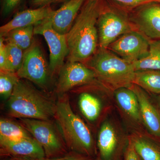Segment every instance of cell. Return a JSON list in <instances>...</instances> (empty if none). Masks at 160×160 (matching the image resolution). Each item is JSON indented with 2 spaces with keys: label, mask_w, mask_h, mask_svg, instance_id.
Listing matches in <instances>:
<instances>
[{
  "label": "cell",
  "mask_w": 160,
  "mask_h": 160,
  "mask_svg": "<svg viewBox=\"0 0 160 160\" xmlns=\"http://www.w3.org/2000/svg\"><path fill=\"white\" fill-rule=\"evenodd\" d=\"M77 102L80 112L88 122L94 123L98 121L102 110L99 98L89 92H82L79 95Z\"/></svg>",
  "instance_id": "obj_19"
},
{
  "label": "cell",
  "mask_w": 160,
  "mask_h": 160,
  "mask_svg": "<svg viewBox=\"0 0 160 160\" xmlns=\"http://www.w3.org/2000/svg\"><path fill=\"white\" fill-rule=\"evenodd\" d=\"M6 44L8 70L17 72L22 62L24 51L13 43L6 42Z\"/></svg>",
  "instance_id": "obj_25"
},
{
  "label": "cell",
  "mask_w": 160,
  "mask_h": 160,
  "mask_svg": "<svg viewBox=\"0 0 160 160\" xmlns=\"http://www.w3.org/2000/svg\"><path fill=\"white\" fill-rule=\"evenodd\" d=\"M68 0H53L52 3L65 2Z\"/></svg>",
  "instance_id": "obj_33"
},
{
  "label": "cell",
  "mask_w": 160,
  "mask_h": 160,
  "mask_svg": "<svg viewBox=\"0 0 160 160\" xmlns=\"http://www.w3.org/2000/svg\"><path fill=\"white\" fill-rule=\"evenodd\" d=\"M157 2L160 3V0H157Z\"/></svg>",
  "instance_id": "obj_36"
},
{
  "label": "cell",
  "mask_w": 160,
  "mask_h": 160,
  "mask_svg": "<svg viewBox=\"0 0 160 160\" xmlns=\"http://www.w3.org/2000/svg\"><path fill=\"white\" fill-rule=\"evenodd\" d=\"M17 74L20 79H26L44 90L48 89L52 76L49 64L38 43L33 42L24 51L22 62Z\"/></svg>",
  "instance_id": "obj_7"
},
{
  "label": "cell",
  "mask_w": 160,
  "mask_h": 160,
  "mask_svg": "<svg viewBox=\"0 0 160 160\" xmlns=\"http://www.w3.org/2000/svg\"><path fill=\"white\" fill-rule=\"evenodd\" d=\"M54 11L48 5L20 12L12 19L0 27L1 36H4L12 29L36 26L44 20L51 17Z\"/></svg>",
  "instance_id": "obj_14"
},
{
  "label": "cell",
  "mask_w": 160,
  "mask_h": 160,
  "mask_svg": "<svg viewBox=\"0 0 160 160\" xmlns=\"http://www.w3.org/2000/svg\"><path fill=\"white\" fill-rule=\"evenodd\" d=\"M99 48L107 49L125 33L135 28L127 13L111 6H102L97 22Z\"/></svg>",
  "instance_id": "obj_6"
},
{
  "label": "cell",
  "mask_w": 160,
  "mask_h": 160,
  "mask_svg": "<svg viewBox=\"0 0 160 160\" xmlns=\"http://www.w3.org/2000/svg\"><path fill=\"white\" fill-rule=\"evenodd\" d=\"M1 154L15 159L30 158L38 160L46 158L45 152L32 137L11 140L0 138Z\"/></svg>",
  "instance_id": "obj_12"
},
{
  "label": "cell",
  "mask_w": 160,
  "mask_h": 160,
  "mask_svg": "<svg viewBox=\"0 0 160 160\" xmlns=\"http://www.w3.org/2000/svg\"><path fill=\"white\" fill-rule=\"evenodd\" d=\"M86 0H68L50 18L52 27L60 34L66 35L72 27Z\"/></svg>",
  "instance_id": "obj_15"
},
{
  "label": "cell",
  "mask_w": 160,
  "mask_h": 160,
  "mask_svg": "<svg viewBox=\"0 0 160 160\" xmlns=\"http://www.w3.org/2000/svg\"><path fill=\"white\" fill-rule=\"evenodd\" d=\"M133 84L145 91L160 95V70L144 69L136 71Z\"/></svg>",
  "instance_id": "obj_20"
},
{
  "label": "cell",
  "mask_w": 160,
  "mask_h": 160,
  "mask_svg": "<svg viewBox=\"0 0 160 160\" xmlns=\"http://www.w3.org/2000/svg\"><path fill=\"white\" fill-rule=\"evenodd\" d=\"M94 158L70 151L65 156L55 158H44L38 160H94Z\"/></svg>",
  "instance_id": "obj_26"
},
{
  "label": "cell",
  "mask_w": 160,
  "mask_h": 160,
  "mask_svg": "<svg viewBox=\"0 0 160 160\" xmlns=\"http://www.w3.org/2000/svg\"><path fill=\"white\" fill-rule=\"evenodd\" d=\"M34 28V26H29L12 29L2 37L6 42L13 43L25 51L33 42Z\"/></svg>",
  "instance_id": "obj_21"
},
{
  "label": "cell",
  "mask_w": 160,
  "mask_h": 160,
  "mask_svg": "<svg viewBox=\"0 0 160 160\" xmlns=\"http://www.w3.org/2000/svg\"><path fill=\"white\" fill-rule=\"evenodd\" d=\"M20 79L17 72L0 70V94L3 100L9 99Z\"/></svg>",
  "instance_id": "obj_24"
},
{
  "label": "cell",
  "mask_w": 160,
  "mask_h": 160,
  "mask_svg": "<svg viewBox=\"0 0 160 160\" xmlns=\"http://www.w3.org/2000/svg\"><path fill=\"white\" fill-rule=\"evenodd\" d=\"M58 96L54 118L68 150L94 158L96 148L91 130L73 111L68 96L65 94Z\"/></svg>",
  "instance_id": "obj_2"
},
{
  "label": "cell",
  "mask_w": 160,
  "mask_h": 160,
  "mask_svg": "<svg viewBox=\"0 0 160 160\" xmlns=\"http://www.w3.org/2000/svg\"><path fill=\"white\" fill-rule=\"evenodd\" d=\"M125 160H142L136 151L132 142L128 139V144L125 151Z\"/></svg>",
  "instance_id": "obj_29"
},
{
  "label": "cell",
  "mask_w": 160,
  "mask_h": 160,
  "mask_svg": "<svg viewBox=\"0 0 160 160\" xmlns=\"http://www.w3.org/2000/svg\"><path fill=\"white\" fill-rule=\"evenodd\" d=\"M53 0H31L32 6L36 7H41L48 6L49 4L52 3Z\"/></svg>",
  "instance_id": "obj_31"
},
{
  "label": "cell",
  "mask_w": 160,
  "mask_h": 160,
  "mask_svg": "<svg viewBox=\"0 0 160 160\" xmlns=\"http://www.w3.org/2000/svg\"><path fill=\"white\" fill-rule=\"evenodd\" d=\"M136 95L142 122L149 134L160 141V111L157 105L152 102L145 90L132 84L129 87Z\"/></svg>",
  "instance_id": "obj_13"
},
{
  "label": "cell",
  "mask_w": 160,
  "mask_h": 160,
  "mask_svg": "<svg viewBox=\"0 0 160 160\" xmlns=\"http://www.w3.org/2000/svg\"><path fill=\"white\" fill-rule=\"evenodd\" d=\"M20 123L42 146L45 157L55 158L68 153V149L57 123L50 120L20 118Z\"/></svg>",
  "instance_id": "obj_5"
},
{
  "label": "cell",
  "mask_w": 160,
  "mask_h": 160,
  "mask_svg": "<svg viewBox=\"0 0 160 160\" xmlns=\"http://www.w3.org/2000/svg\"><path fill=\"white\" fill-rule=\"evenodd\" d=\"M126 6L134 9L136 7L151 2H157V0H112Z\"/></svg>",
  "instance_id": "obj_30"
},
{
  "label": "cell",
  "mask_w": 160,
  "mask_h": 160,
  "mask_svg": "<svg viewBox=\"0 0 160 160\" xmlns=\"http://www.w3.org/2000/svg\"><path fill=\"white\" fill-rule=\"evenodd\" d=\"M133 9L129 17L135 29L149 39H160V3L151 2Z\"/></svg>",
  "instance_id": "obj_11"
},
{
  "label": "cell",
  "mask_w": 160,
  "mask_h": 160,
  "mask_svg": "<svg viewBox=\"0 0 160 160\" xmlns=\"http://www.w3.org/2000/svg\"><path fill=\"white\" fill-rule=\"evenodd\" d=\"M120 108L133 122L141 124L142 118L136 95L129 88H121L114 92Z\"/></svg>",
  "instance_id": "obj_18"
},
{
  "label": "cell",
  "mask_w": 160,
  "mask_h": 160,
  "mask_svg": "<svg viewBox=\"0 0 160 160\" xmlns=\"http://www.w3.org/2000/svg\"><path fill=\"white\" fill-rule=\"evenodd\" d=\"M1 37V36H0ZM2 37H0V70L9 71L7 64V53L6 44Z\"/></svg>",
  "instance_id": "obj_28"
},
{
  "label": "cell",
  "mask_w": 160,
  "mask_h": 160,
  "mask_svg": "<svg viewBox=\"0 0 160 160\" xmlns=\"http://www.w3.org/2000/svg\"><path fill=\"white\" fill-rule=\"evenodd\" d=\"M142 160H160L159 140L141 133H134L129 138Z\"/></svg>",
  "instance_id": "obj_17"
},
{
  "label": "cell",
  "mask_w": 160,
  "mask_h": 160,
  "mask_svg": "<svg viewBox=\"0 0 160 160\" xmlns=\"http://www.w3.org/2000/svg\"><path fill=\"white\" fill-rule=\"evenodd\" d=\"M102 0H86L66 35L68 62L85 64L99 48L97 28Z\"/></svg>",
  "instance_id": "obj_1"
},
{
  "label": "cell",
  "mask_w": 160,
  "mask_h": 160,
  "mask_svg": "<svg viewBox=\"0 0 160 160\" xmlns=\"http://www.w3.org/2000/svg\"><path fill=\"white\" fill-rule=\"evenodd\" d=\"M156 105L158 106V108L160 111V95H159L156 98Z\"/></svg>",
  "instance_id": "obj_32"
},
{
  "label": "cell",
  "mask_w": 160,
  "mask_h": 160,
  "mask_svg": "<svg viewBox=\"0 0 160 160\" xmlns=\"http://www.w3.org/2000/svg\"><path fill=\"white\" fill-rule=\"evenodd\" d=\"M58 74L56 89L58 96L66 94L78 86L99 82L94 72L79 62H68L64 64Z\"/></svg>",
  "instance_id": "obj_10"
},
{
  "label": "cell",
  "mask_w": 160,
  "mask_h": 160,
  "mask_svg": "<svg viewBox=\"0 0 160 160\" xmlns=\"http://www.w3.org/2000/svg\"><path fill=\"white\" fill-rule=\"evenodd\" d=\"M150 41L142 33L134 29L121 36L107 49L125 61L133 63L147 56Z\"/></svg>",
  "instance_id": "obj_9"
},
{
  "label": "cell",
  "mask_w": 160,
  "mask_h": 160,
  "mask_svg": "<svg viewBox=\"0 0 160 160\" xmlns=\"http://www.w3.org/2000/svg\"><path fill=\"white\" fill-rule=\"evenodd\" d=\"M18 160H36L34 159H30V158H20L18 159Z\"/></svg>",
  "instance_id": "obj_34"
},
{
  "label": "cell",
  "mask_w": 160,
  "mask_h": 160,
  "mask_svg": "<svg viewBox=\"0 0 160 160\" xmlns=\"http://www.w3.org/2000/svg\"><path fill=\"white\" fill-rule=\"evenodd\" d=\"M50 18L34 26V34L42 35L49 46V68L52 76L59 73L69 53L66 35L60 34L53 27Z\"/></svg>",
  "instance_id": "obj_8"
},
{
  "label": "cell",
  "mask_w": 160,
  "mask_h": 160,
  "mask_svg": "<svg viewBox=\"0 0 160 160\" xmlns=\"http://www.w3.org/2000/svg\"><path fill=\"white\" fill-rule=\"evenodd\" d=\"M32 137L21 124L7 118L0 120V138L16 140Z\"/></svg>",
  "instance_id": "obj_23"
},
{
  "label": "cell",
  "mask_w": 160,
  "mask_h": 160,
  "mask_svg": "<svg viewBox=\"0 0 160 160\" xmlns=\"http://www.w3.org/2000/svg\"><path fill=\"white\" fill-rule=\"evenodd\" d=\"M22 0H2V13L3 16L9 15L19 6Z\"/></svg>",
  "instance_id": "obj_27"
},
{
  "label": "cell",
  "mask_w": 160,
  "mask_h": 160,
  "mask_svg": "<svg viewBox=\"0 0 160 160\" xmlns=\"http://www.w3.org/2000/svg\"><path fill=\"white\" fill-rule=\"evenodd\" d=\"M94 160H102L101 159V158L99 156L97 158H96Z\"/></svg>",
  "instance_id": "obj_35"
},
{
  "label": "cell",
  "mask_w": 160,
  "mask_h": 160,
  "mask_svg": "<svg viewBox=\"0 0 160 160\" xmlns=\"http://www.w3.org/2000/svg\"><path fill=\"white\" fill-rule=\"evenodd\" d=\"M85 64L94 72L100 85L111 91L133 84L136 71L132 63L109 49L98 48Z\"/></svg>",
  "instance_id": "obj_4"
},
{
  "label": "cell",
  "mask_w": 160,
  "mask_h": 160,
  "mask_svg": "<svg viewBox=\"0 0 160 160\" xmlns=\"http://www.w3.org/2000/svg\"><path fill=\"white\" fill-rule=\"evenodd\" d=\"M132 64L135 71L144 69L160 70V39L150 40L147 56Z\"/></svg>",
  "instance_id": "obj_22"
},
{
  "label": "cell",
  "mask_w": 160,
  "mask_h": 160,
  "mask_svg": "<svg viewBox=\"0 0 160 160\" xmlns=\"http://www.w3.org/2000/svg\"><path fill=\"white\" fill-rule=\"evenodd\" d=\"M56 109V102L21 79L7 100L8 114L17 118L50 120Z\"/></svg>",
  "instance_id": "obj_3"
},
{
  "label": "cell",
  "mask_w": 160,
  "mask_h": 160,
  "mask_svg": "<svg viewBox=\"0 0 160 160\" xmlns=\"http://www.w3.org/2000/svg\"><path fill=\"white\" fill-rule=\"evenodd\" d=\"M119 145V138L114 126L109 121L102 124L98 135L97 146L102 160H112Z\"/></svg>",
  "instance_id": "obj_16"
}]
</instances>
